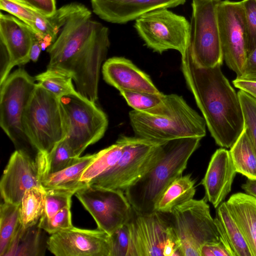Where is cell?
<instances>
[{
    "mask_svg": "<svg viewBox=\"0 0 256 256\" xmlns=\"http://www.w3.org/2000/svg\"><path fill=\"white\" fill-rule=\"evenodd\" d=\"M91 17L84 5L70 15L46 49L50 56L47 68L69 74L78 92L96 103L100 68L110 41L108 28Z\"/></svg>",
    "mask_w": 256,
    "mask_h": 256,
    "instance_id": "cell-1",
    "label": "cell"
},
{
    "mask_svg": "<svg viewBox=\"0 0 256 256\" xmlns=\"http://www.w3.org/2000/svg\"><path fill=\"white\" fill-rule=\"evenodd\" d=\"M181 56L182 70L186 84L212 136L218 146L230 148L244 125L238 94L222 72L221 65L200 66L186 50Z\"/></svg>",
    "mask_w": 256,
    "mask_h": 256,
    "instance_id": "cell-2",
    "label": "cell"
},
{
    "mask_svg": "<svg viewBox=\"0 0 256 256\" xmlns=\"http://www.w3.org/2000/svg\"><path fill=\"white\" fill-rule=\"evenodd\" d=\"M201 139L185 138L161 143L160 153L154 165L124 192L134 210L142 214L156 211L158 200L168 187L182 175Z\"/></svg>",
    "mask_w": 256,
    "mask_h": 256,
    "instance_id": "cell-3",
    "label": "cell"
},
{
    "mask_svg": "<svg viewBox=\"0 0 256 256\" xmlns=\"http://www.w3.org/2000/svg\"><path fill=\"white\" fill-rule=\"evenodd\" d=\"M134 136L156 144L206 134L203 117L192 108L184 98L176 94H166L164 102L148 112H129Z\"/></svg>",
    "mask_w": 256,
    "mask_h": 256,
    "instance_id": "cell-4",
    "label": "cell"
},
{
    "mask_svg": "<svg viewBox=\"0 0 256 256\" xmlns=\"http://www.w3.org/2000/svg\"><path fill=\"white\" fill-rule=\"evenodd\" d=\"M35 78L23 68L10 74L0 84V126L14 144L36 158L38 150L26 136L23 124L26 108L34 90Z\"/></svg>",
    "mask_w": 256,
    "mask_h": 256,
    "instance_id": "cell-5",
    "label": "cell"
},
{
    "mask_svg": "<svg viewBox=\"0 0 256 256\" xmlns=\"http://www.w3.org/2000/svg\"><path fill=\"white\" fill-rule=\"evenodd\" d=\"M25 134L38 152L48 154L64 138L60 98L36 84L23 118Z\"/></svg>",
    "mask_w": 256,
    "mask_h": 256,
    "instance_id": "cell-6",
    "label": "cell"
},
{
    "mask_svg": "<svg viewBox=\"0 0 256 256\" xmlns=\"http://www.w3.org/2000/svg\"><path fill=\"white\" fill-rule=\"evenodd\" d=\"M66 142L74 154L80 157L90 145L100 140L108 126L106 114L79 93L60 98Z\"/></svg>",
    "mask_w": 256,
    "mask_h": 256,
    "instance_id": "cell-7",
    "label": "cell"
},
{
    "mask_svg": "<svg viewBox=\"0 0 256 256\" xmlns=\"http://www.w3.org/2000/svg\"><path fill=\"white\" fill-rule=\"evenodd\" d=\"M126 224L128 256H181L169 213L142 214L132 208Z\"/></svg>",
    "mask_w": 256,
    "mask_h": 256,
    "instance_id": "cell-8",
    "label": "cell"
},
{
    "mask_svg": "<svg viewBox=\"0 0 256 256\" xmlns=\"http://www.w3.org/2000/svg\"><path fill=\"white\" fill-rule=\"evenodd\" d=\"M181 256H200L203 245L221 241L204 199L192 200L169 213Z\"/></svg>",
    "mask_w": 256,
    "mask_h": 256,
    "instance_id": "cell-9",
    "label": "cell"
},
{
    "mask_svg": "<svg viewBox=\"0 0 256 256\" xmlns=\"http://www.w3.org/2000/svg\"><path fill=\"white\" fill-rule=\"evenodd\" d=\"M222 0H192L186 50L198 66L222 65L223 54L218 21Z\"/></svg>",
    "mask_w": 256,
    "mask_h": 256,
    "instance_id": "cell-10",
    "label": "cell"
},
{
    "mask_svg": "<svg viewBox=\"0 0 256 256\" xmlns=\"http://www.w3.org/2000/svg\"><path fill=\"white\" fill-rule=\"evenodd\" d=\"M160 151L161 143L126 136L122 154L117 162L88 184L124 192L154 165Z\"/></svg>",
    "mask_w": 256,
    "mask_h": 256,
    "instance_id": "cell-11",
    "label": "cell"
},
{
    "mask_svg": "<svg viewBox=\"0 0 256 256\" xmlns=\"http://www.w3.org/2000/svg\"><path fill=\"white\" fill-rule=\"evenodd\" d=\"M134 26L146 46L154 52L174 50L182 55L188 46L190 22L168 8L142 15L135 20Z\"/></svg>",
    "mask_w": 256,
    "mask_h": 256,
    "instance_id": "cell-12",
    "label": "cell"
},
{
    "mask_svg": "<svg viewBox=\"0 0 256 256\" xmlns=\"http://www.w3.org/2000/svg\"><path fill=\"white\" fill-rule=\"evenodd\" d=\"M124 192L88 184L75 195L96 223L109 235L130 220L132 208Z\"/></svg>",
    "mask_w": 256,
    "mask_h": 256,
    "instance_id": "cell-13",
    "label": "cell"
},
{
    "mask_svg": "<svg viewBox=\"0 0 256 256\" xmlns=\"http://www.w3.org/2000/svg\"><path fill=\"white\" fill-rule=\"evenodd\" d=\"M218 13L223 58L236 74V78H240L243 75L248 56L242 2L222 0Z\"/></svg>",
    "mask_w": 256,
    "mask_h": 256,
    "instance_id": "cell-14",
    "label": "cell"
},
{
    "mask_svg": "<svg viewBox=\"0 0 256 256\" xmlns=\"http://www.w3.org/2000/svg\"><path fill=\"white\" fill-rule=\"evenodd\" d=\"M42 168L36 156L16 150L10 156L0 181V195L4 202L20 205L26 190L43 188Z\"/></svg>",
    "mask_w": 256,
    "mask_h": 256,
    "instance_id": "cell-15",
    "label": "cell"
},
{
    "mask_svg": "<svg viewBox=\"0 0 256 256\" xmlns=\"http://www.w3.org/2000/svg\"><path fill=\"white\" fill-rule=\"evenodd\" d=\"M46 243L48 250L56 256H110V236L98 228L73 226L51 234Z\"/></svg>",
    "mask_w": 256,
    "mask_h": 256,
    "instance_id": "cell-16",
    "label": "cell"
},
{
    "mask_svg": "<svg viewBox=\"0 0 256 256\" xmlns=\"http://www.w3.org/2000/svg\"><path fill=\"white\" fill-rule=\"evenodd\" d=\"M186 0H90L93 12L101 19L113 24L136 20L151 11L176 7Z\"/></svg>",
    "mask_w": 256,
    "mask_h": 256,
    "instance_id": "cell-17",
    "label": "cell"
},
{
    "mask_svg": "<svg viewBox=\"0 0 256 256\" xmlns=\"http://www.w3.org/2000/svg\"><path fill=\"white\" fill-rule=\"evenodd\" d=\"M103 78L120 92L131 91L159 94L150 77L132 62L124 57H112L102 66Z\"/></svg>",
    "mask_w": 256,
    "mask_h": 256,
    "instance_id": "cell-18",
    "label": "cell"
},
{
    "mask_svg": "<svg viewBox=\"0 0 256 256\" xmlns=\"http://www.w3.org/2000/svg\"><path fill=\"white\" fill-rule=\"evenodd\" d=\"M237 172L230 151L220 148L212 156L201 184L205 197L217 208L230 192Z\"/></svg>",
    "mask_w": 256,
    "mask_h": 256,
    "instance_id": "cell-19",
    "label": "cell"
},
{
    "mask_svg": "<svg viewBox=\"0 0 256 256\" xmlns=\"http://www.w3.org/2000/svg\"><path fill=\"white\" fill-rule=\"evenodd\" d=\"M36 34L32 29L20 20L0 12V48L8 54L12 68L30 60V51Z\"/></svg>",
    "mask_w": 256,
    "mask_h": 256,
    "instance_id": "cell-20",
    "label": "cell"
},
{
    "mask_svg": "<svg viewBox=\"0 0 256 256\" xmlns=\"http://www.w3.org/2000/svg\"><path fill=\"white\" fill-rule=\"evenodd\" d=\"M225 202L243 234L252 256H256V198L246 193L238 192Z\"/></svg>",
    "mask_w": 256,
    "mask_h": 256,
    "instance_id": "cell-21",
    "label": "cell"
},
{
    "mask_svg": "<svg viewBox=\"0 0 256 256\" xmlns=\"http://www.w3.org/2000/svg\"><path fill=\"white\" fill-rule=\"evenodd\" d=\"M83 5L78 2L68 4L57 9L53 14L48 16L33 10L34 31L44 50L55 42L68 18Z\"/></svg>",
    "mask_w": 256,
    "mask_h": 256,
    "instance_id": "cell-22",
    "label": "cell"
},
{
    "mask_svg": "<svg viewBox=\"0 0 256 256\" xmlns=\"http://www.w3.org/2000/svg\"><path fill=\"white\" fill-rule=\"evenodd\" d=\"M98 152L80 156L76 162L59 172L44 174L42 184L44 190L59 189L76 192L88 184L80 180L86 168L95 160Z\"/></svg>",
    "mask_w": 256,
    "mask_h": 256,
    "instance_id": "cell-23",
    "label": "cell"
},
{
    "mask_svg": "<svg viewBox=\"0 0 256 256\" xmlns=\"http://www.w3.org/2000/svg\"><path fill=\"white\" fill-rule=\"evenodd\" d=\"M214 219L219 233L227 241L232 256H252L243 234L230 213L225 202L217 208L216 216Z\"/></svg>",
    "mask_w": 256,
    "mask_h": 256,
    "instance_id": "cell-24",
    "label": "cell"
},
{
    "mask_svg": "<svg viewBox=\"0 0 256 256\" xmlns=\"http://www.w3.org/2000/svg\"><path fill=\"white\" fill-rule=\"evenodd\" d=\"M42 229L36 225L24 228L22 224L4 256H42L47 248Z\"/></svg>",
    "mask_w": 256,
    "mask_h": 256,
    "instance_id": "cell-25",
    "label": "cell"
},
{
    "mask_svg": "<svg viewBox=\"0 0 256 256\" xmlns=\"http://www.w3.org/2000/svg\"><path fill=\"white\" fill-rule=\"evenodd\" d=\"M195 181L190 174L181 176L166 190L156 206V211L171 213L174 209L193 199Z\"/></svg>",
    "mask_w": 256,
    "mask_h": 256,
    "instance_id": "cell-26",
    "label": "cell"
},
{
    "mask_svg": "<svg viewBox=\"0 0 256 256\" xmlns=\"http://www.w3.org/2000/svg\"><path fill=\"white\" fill-rule=\"evenodd\" d=\"M230 153L236 172L256 181V152L244 128Z\"/></svg>",
    "mask_w": 256,
    "mask_h": 256,
    "instance_id": "cell-27",
    "label": "cell"
},
{
    "mask_svg": "<svg viewBox=\"0 0 256 256\" xmlns=\"http://www.w3.org/2000/svg\"><path fill=\"white\" fill-rule=\"evenodd\" d=\"M126 140V136H122L115 144L98 152L95 160L83 172L80 180L88 184L92 179L113 166L122 154Z\"/></svg>",
    "mask_w": 256,
    "mask_h": 256,
    "instance_id": "cell-28",
    "label": "cell"
},
{
    "mask_svg": "<svg viewBox=\"0 0 256 256\" xmlns=\"http://www.w3.org/2000/svg\"><path fill=\"white\" fill-rule=\"evenodd\" d=\"M46 190L33 188L26 191L20 206V222L24 228L38 224L43 213Z\"/></svg>",
    "mask_w": 256,
    "mask_h": 256,
    "instance_id": "cell-29",
    "label": "cell"
},
{
    "mask_svg": "<svg viewBox=\"0 0 256 256\" xmlns=\"http://www.w3.org/2000/svg\"><path fill=\"white\" fill-rule=\"evenodd\" d=\"M20 205L4 202L0 206V256H4L21 224Z\"/></svg>",
    "mask_w": 256,
    "mask_h": 256,
    "instance_id": "cell-30",
    "label": "cell"
},
{
    "mask_svg": "<svg viewBox=\"0 0 256 256\" xmlns=\"http://www.w3.org/2000/svg\"><path fill=\"white\" fill-rule=\"evenodd\" d=\"M34 78L38 84L59 98L78 92L72 76L62 70L47 68Z\"/></svg>",
    "mask_w": 256,
    "mask_h": 256,
    "instance_id": "cell-31",
    "label": "cell"
},
{
    "mask_svg": "<svg viewBox=\"0 0 256 256\" xmlns=\"http://www.w3.org/2000/svg\"><path fill=\"white\" fill-rule=\"evenodd\" d=\"M78 158L74 154L65 139H63L56 144L49 153L42 152V176L68 167L75 163Z\"/></svg>",
    "mask_w": 256,
    "mask_h": 256,
    "instance_id": "cell-32",
    "label": "cell"
},
{
    "mask_svg": "<svg viewBox=\"0 0 256 256\" xmlns=\"http://www.w3.org/2000/svg\"><path fill=\"white\" fill-rule=\"evenodd\" d=\"M45 190L44 209L39 222L48 220L64 208L70 206L72 196L76 192L75 190L59 189Z\"/></svg>",
    "mask_w": 256,
    "mask_h": 256,
    "instance_id": "cell-33",
    "label": "cell"
},
{
    "mask_svg": "<svg viewBox=\"0 0 256 256\" xmlns=\"http://www.w3.org/2000/svg\"><path fill=\"white\" fill-rule=\"evenodd\" d=\"M120 92L128 106L134 110L140 112H148L160 105L164 102L166 95L162 92L154 94L126 90Z\"/></svg>",
    "mask_w": 256,
    "mask_h": 256,
    "instance_id": "cell-34",
    "label": "cell"
},
{
    "mask_svg": "<svg viewBox=\"0 0 256 256\" xmlns=\"http://www.w3.org/2000/svg\"><path fill=\"white\" fill-rule=\"evenodd\" d=\"M238 94L243 112L244 128L256 152V100L241 90Z\"/></svg>",
    "mask_w": 256,
    "mask_h": 256,
    "instance_id": "cell-35",
    "label": "cell"
},
{
    "mask_svg": "<svg viewBox=\"0 0 256 256\" xmlns=\"http://www.w3.org/2000/svg\"><path fill=\"white\" fill-rule=\"evenodd\" d=\"M246 30L248 56L256 48V0H242Z\"/></svg>",
    "mask_w": 256,
    "mask_h": 256,
    "instance_id": "cell-36",
    "label": "cell"
},
{
    "mask_svg": "<svg viewBox=\"0 0 256 256\" xmlns=\"http://www.w3.org/2000/svg\"><path fill=\"white\" fill-rule=\"evenodd\" d=\"M38 226L50 234L72 227L70 206L64 208L48 220L38 222Z\"/></svg>",
    "mask_w": 256,
    "mask_h": 256,
    "instance_id": "cell-37",
    "label": "cell"
},
{
    "mask_svg": "<svg viewBox=\"0 0 256 256\" xmlns=\"http://www.w3.org/2000/svg\"><path fill=\"white\" fill-rule=\"evenodd\" d=\"M0 9L10 13L22 21L32 29L35 32L34 14L32 10L14 0H0Z\"/></svg>",
    "mask_w": 256,
    "mask_h": 256,
    "instance_id": "cell-38",
    "label": "cell"
},
{
    "mask_svg": "<svg viewBox=\"0 0 256 256\" xmlns=\"http://www.w3.org/2000/svg\"><path fill=\"white\" fill-rule=\"evenodd\" d=\"M110 236L111 243L110 256H128L129 234L126 223Z\"/></svg>",
    "mask_w": 256,
    "mask_h": 256,
    "instance_id": "cell-39",
    "label": "cell"
},
{
    "mask_svg": "<svg viewBox=\"0 0 256 256\" xmlns=\"http://www.w3.org/2000/svg\"><path fill=\"white\" fill-rule=\"evenodd\" d=\"M23 6L36 12L40 14L48 16L56 10L55 0H14Z\"/></svg>",
    "mask_w": 256,
    "mask_h": 256,
    "instance_id": "cell-40",
    "label": "cell"
},
{
    "mask_svg": "<svg viewBox=\"0 0 256 256\" xmlns=\"http://www.w3.org/2000/svg\"><path fill=\"white\" fill-rule=\"evenodd\" d=\"M200 256H232L226 245L222 242L203 245Z\"/></svg>",
    "mask_w": 256,
    "mask_h": 256,
    "instance_id": "cell-41",
    "label": "cell"
},
{
    "mask_svg": "<svg viewBox=\"0 0 256 256\" xmlns=\"http://www.w3.org/2000/svg\"><path fill=\"white\" fill-rule=\"evenodd\" d=\"M240 78L256 82V48L248 56L243 75Z\"/></svg>",
    "mask_w": 256,
    "mask_h": 256,
    "instance_id": "cell-42",
    "label": "cell"
},
{
    "mask_svg": "<svg viewBox=\"0 0 256 256\" xmlns=\"http://www.w3.org/2000/svg\"><path fill=\"white\" fill-rule=\"evenodd\" d=\"M232 83L235 87L247 93L256 100V82L236 78Z\"/></svg>",
    "mask_w": 256,
    "mask_h": 256,
    "instance_id": "cell-43",
    "label": "cell"
},
{
    "mask_svg": "<svg viewBox=\"0 0 256 256\" xmlns=\"http://www.w3.org/2000/svg\"><path fill=\"white\" fill-rule=\"evenodd\" d=\"M42 50V48L41 43L36 34L33 38L30 51V60L33 62H37Z\"/></svg>",
    "mask_w": 256,
    "mask_h": 256,
    "instance_id": "cell-44",
    "label": "cell"
},
{
    "mask_svg": "<svg viewBox=\"0 0 256 256\" xmlns=\"http://www.w3.org/2000/svg\"><path fill=\"white\" fill-rule=\"evenodd\" d=\"M242 188L246 194L256 198V181L248 179L242 185Z\"/></svg>",
    "mask_w": 256,
    "mask_h": 256,
    "instance_id": "cell-45",
    "label": "cell"
}]
</instances>
